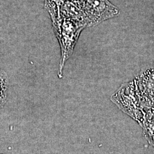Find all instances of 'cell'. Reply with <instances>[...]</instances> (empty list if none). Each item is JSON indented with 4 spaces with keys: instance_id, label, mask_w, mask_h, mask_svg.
I'll list each match as a JSON object with an SVG mask.
<instances>
[{
    "instance_id": "4",
    "label": "cell",
    "mask_w": 154,
    "mask_h": 154,
    "mask_svg": "<svg viewBox=\"0 0 154 154\" xmlns=\"http://www.w3.org/2000/svg\"><path fill=\"white\" fill-rule=\"evenodd\" d=\"M141 81L143 88H145V93L152 94L154 93V69L149 70L141 75Z\"/></svg>"
},
{
    "instance_id": "5",
    "label": "cell",
    "mask_w": 154,
    "mask_h": 154,
    "mask_svg": "<svg viewBox=\"0 0 154 154\" xmlns=\"http://www.w3.org/2000/svg\"><path fill=\"white\" fill-rule=\"evenodd\" d=\"M0 71H1V70H0Z\"/></svg>"
},
{
    "instance_id": "3",
    "label": "cell",
    "mask_w": 154,
    "mask_h": 154,
    "mask_svg": "<svg viewBox=\"0 0 154 154\" xmlns=\"http://www.w3.org/2000/svg\"><path fill=\"white\" fill-rule=\"evenodd\" d=\"M9 86V79L5 72L0 71V109L5 104Z\"/></svg>"
},
{
    "instance_id": "1",
    "label": "cell",
    "mask_w": 154,
    "mask_h": 154,
    "mask_svg": "<svg viewBox=\"0 0 154 154\" xmlns=\"http://www.w3.org/2000/svg\"><path fill=\"white\" fill-rule=\"evenodd\" d=\"M53 28L61 48V60L58 75H62L66 61L72 56L79 34L86 26L82 22L69 18L52 20Z\"/></svg>"
},
{
    "instance_id": "2",
    "label": "cell",
    "mask_w": 154,
    "mask_h": 154,
    "mask_svg": "<svg viewBox=\"0 0 154 154\" xmlns=\"http://www.w3.org/2000/svg\"><path fill=\"white\" fill-rule=\"evenodd\" d=\"M88 26L95 25L116 16L119 10L108 0H79Z\"/></svg>"
}]
</instances>
